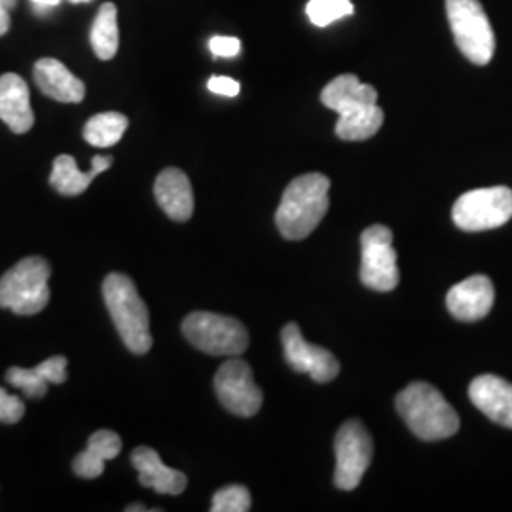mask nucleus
Masks as SVG:
<instances>
[{"mask_svg": "<svg viewBox=\"0 0 512 512\" xmlns=\"http://www.w3.org/2000/svg\"><path fill=\"white\" fill-rule=\"evenodd\" d=\"M321 103L338 112L336 135L342 141H366L384 126V110L378 107V92L355 74H340L321 92Z\"/></svg>", "mask_w": 512, "mask_h": 512, "instance_id": "obj_1", "label": "nucleus"}, {"mask_svg": "<svg viewBox=\"0 0 512 512\" xmlns=\"http://www.w3.org/2000/svg\"><path fill=\"white\" fill-rule=\"evenodd\" d=\"M329 190V177L321 173L296 177L287 186L275 213L281 236L293 241L308 238L329 211Z\"/></svg>", "mask_w": 512, "mask_h": 512, "instance_id": "obj_2", "label": "nucleus"}, {"mask_svg": "<svg viewBox=\"0 0 512 512\" xmlns=\"http://www.w3.org/2000/svg\"><path fill=\"white\" fill-rule=\"evenodd\" d=\"M397 410L412 433L421 440H442L459 431L458 412L437 387L414 382L395 399Z\"/></svg>", "mask_w": 512, "mask_h": 512, "instance_id": "obj_3", "label": "nucleus"}, {"mask_svg": "<svg viewBox=\"0 0 512 512\" xmlns=\"http://www.w3.org/2000/svg\"><path fill=\"white\" fill-rule=\"evenodd\" d=\"M103 298L124 346L135 355L148 353L152 348L150 315L135 283L128 275L109 274L103 281Z\"/></svg>", "mask_w": 512, "mask_h": 512, "instance_id": "obj_4", "label": "nucleus"}, {"mask_svg": "<svg viewBox=\"0 0 512 512\" xmlns=\"http://www.w3.org/2000/svg\"><path fill=\"white\" fill-rule=\"evenodd\" d=\"M50 274L52 268L46 258H23L0 277V308L18 315L40 313L50 302Z\"/></svg>", "mask_w": 512, "mask_h": 512, "instance_id": "obj_5", "label": "nucleus"}, {"mask_svg": "<svg viewBox=\"0 0 512 512\" xmlns=\"http://www.w3.org/2000/svg\"><path fill=\"white\" fill-rule=\"evenodd\" d=\"M183 334L194 348L215 357H236L249 346V332L241 321L211 311L190 313Z\"/></svg>", "mask_w": 512, "mask_h": 512, "instance_id": "obj_6", "label": "nucleus"}, {"mask_svg": "<svg viewBox=\"0 0 512 512\" xmlns=\"http://www.w3.org/2000/svg\"><path fill=\"white\" fill-rule=\"evenodd\" d=\"M446 14L459 52L475 65H488L495 52L492 23L478 0H446Z\"/></svg>", "mask_w": 512, "mask_h": 512, "instance_id": "obj_7", "label": "nucleus"}, {"mask_svg": "<svg viewBox=\"0 0 512 512\" xmlns=\"http://www.w3.org/2000/svg\"><path fill=\"white\" fill-rule=\"evenodd\" d=\"M452 219L465 232L494 230L512 219V190L507 186L478 188L459 196Z\"/></svg>", "mask_w": 512, "mask_h": 512, "instance_id": "obj_8", "label": "nucleus"}, {"mask_svg": "<svg viewBox=\"0 0 512 512\" xmlns=\"http://www.w3.org/2000/svg\"><path fill=\"white\" fill-rule=\"evenodd\" d=\"M399 279L393 232L384 224L366 228L361 236V281L372 291L389 293L397 289Z\"/></svg>", "mask_w": 512, "mask_h": 512, "instance_id": "obj_9", "label": "nucleus"}, {"mask_svg": "<svg viewBox=\"0 0 512 512\" xmlns=\"http://www.w3.org/2000/svg\"><path fill=\"white\" fill-rule=\"evenodd\" d=\"M334 454H336V471H334V484L340 490H355L366 469L370 467L374 444L372 437L366 431L361 421H346L334 440Z\"/></svg>", "mask_w": 512, "mask_h": 512, "instance_id": "obj_10", "label": "nucleus"}, {"mask_svg": "<svg viewBox=\"0 0 512 512\" xmlns=\"http://www.w3.org/2000/svg\"><path fill=\"white\" fill-rule=\"evenodd\" d=\"M215 391L222 406L241 418L255 416L264 403L251 366L241 359H230L220 366L215 376Z\"/></svg>", "mask_w": 512, "mask_h": 512, "instance_id": "obj_11", "label": "nucleus"}, {"mask_svg": "<svg viewBox=\"0 0 512 512\" xmlns=\"http://www.w3.org/2000/svg\"><path fill=\"white\" fill-rule=\"evenodd\" d=\"M281 342L287 363L296 372L310 374L317 384H329L340 374V363L329 349L311 346L302 336L296 323H289L281 330Z\"/></svg>", "mask_w": 512, "mask_h": 512, "instance_id": "obj_12", "label": "nucleus"}, {"mask_svg": "<svg viewBox=\"0 0 512 512\" xmlns=\"http://www.w3.org/2000/svg\"><path fill=\"white\" fill-rule=\"evenodd\" d=\"M494 300V283L490 277L471 275L448 291L446 306L459 321L473 323L484 319L492 311Z\"/></svg>", "mask_w": 512, "mask_h": 512, "instance_id": "obj_13", "label": "nucleus"}, {"mask_svg": "<svg viewBox=\"0 0 512 512\" xmlns=\"http://www.w3.org/2000/svg\"><path fill=\"white\" fill-rule=\"evenodd\" d=\"M469 397L484 416L512 429V384L507 380L494 374L478 376L469 385Z\"/></svg>", "mask_w": 512, "mask_h": 512, "instance_id": "obj_14", "label": "nucleus"}, {"mask_svg": "<svg viewBox=\"0 0 512 512\" xmlns=\"http://www.w3.org/2000/svg\"><path fill=\"white\" fill-rule=\"evenodd\" d=\"M0 120L18 135L31 131L35 124L29 86L19 74L0 76Z\"/></svg>", "mask_w": 512, "mask_h": 512, "instance_id": "obj_15", "label": "nucleus"}, {"mask_svg": "<svg viewBox=\"0 0 512 512\" xmlns=\"http://www.w3.org/2000/svg\"><path fill=\"white\" fill-rule=\"evenodd\" d=\"M154 196L169 219L186 222L194 213L192 184L186 173L177 167H167L158 175Z\"/></svg>", "mask_w": 512, "mask_h": 512, "instance_id": "obj_16", "label": "nucleus"}, {"mask_svg": "<svg viewBox=\"0 0 512 512\" xmlns=\"http://www.w3.org/2000/svg\"><path fill=\"white\" fill-rule=\"evenodd\" d=\"M131 465L139 471V482L158 494L181 495L186 490V475L164 465L160 454L148 446L133 450Z\"/></svg>", "mask_w": 512, "mask_h": 512, "instance_id": "obj_17", "label": "nucleus"}, {"mask_svg": "<svg viewBox=\"0 0 512 512\" xmlns=\"http://www.w3.org/2000/svg\"><path fill=\"white\" fill-rule=\"evenodd\" d=\"M33 74L38 90L59 103H80L86 95L84 82L54 57L38 59Z\"/></svg>", "mask_w": 512, "mask_h": 512, "instance_id": "obj_18", "label": "nucleus"}, {"mask_svg": "<svg viewBox=\"0 0 512 512\" xmlns=\"http://www.w3.org/2000/svg\"><path fill=\"white\" fill-rule=\"evenodd\" d=\"M6 382L21 389L29 399H40L48 393V384L67 382V357L55 355L35 368L12 366L6 372Z\"/></svg>", "mask_w": 512, "mask_h": 512, "instance_id": "obj_19", "label": "nucleus"}, {"mask_svg": "<svg viewBox=\"0 0 512 512\" xmlns=\"http://www.w3.org/2000/svg\"><path fill=\"white\" fill-rule=\"evenodd\" d=\"M110 165H112V156H95L92 160V169L84 173L78 169L73 156L61 154L54 160L50 184L61 196H80L90 188L93 179L105 173Z\"/></svg>", "mask_w": 512, "mask_h": 512, "instance_id": "obj_20", "label": "nucleus"}, {"mask_svg": "<svg viewBox=\"0 0 512 512\" xmlns=\"http://www.w3.org/2000/svg\"><path fill=\"white\" fill-rule=\"evenodd\" d=\"M122 452V439L109 429H99L88 439V446L73 461L74 475L86 480L99 478L105 471V461L118 458Z\"/></svg>", "mask_w": 512, "mask_h": 512, "instance_id": "obj_21", "label": "nucleus"}, {"mask_svg": "<svg viewBox=\"0 0 512 512\" xmlns=\"http://www.w3.org/2000/svg\"><path fill=\"white\" fill-rule=\"evenodd\" d=\"M90 40H92L93 54L97 55L101 61H109L118 52V46H120L118 10L112 2H105L99 8L97 16L93 19Z\"/></svg>", "mask_w": 512, "mask_h": 512, "instance_id": "obj_22", "label": "nucleus"}, {"mask_svg": "<svg viewBox=\"0 0 512 512\" xmlns=\"http://www.w3.org/2000/svg\"><path fill=\"white\" fill-rule=\"evenodd\" d=\"M128 116L120 112H101L92 116L84 126V139L97 148L114 147L128 129Z\"/></svg>", "mask_w": 512, "mask_h": 512, "instance_id": "obj_23", "label": "nucleus"}, {"mask_svg": "<svg viewBox=\"0 0 512 512\" xmlns=\"http://www.w3.org/2000/svg\"><path fill=\"white\" fill-rule=\"evenodd\" d=\"M351 0H310L306 14L315 27H329L336 19L353 14Z\"/></svg>", "mask_w": 512, "mask_h": 512, "instance_id": "obj_24", "label": "nucleus"}, {"mask_svg": "<svg viewBox=\"0 0 512 512\" xmlns=\"http://www.w3.org/2000/svg\"><path fill=\"white\" fill-rule=\"evenodd\" d=\"M213 512H247L251 511V494L245 486L232 484L220 488L217 494L213 495Z\"/></svg>", "mask_w": 512, "mask_h": 512, "instance_id": "obj_25", "label": "nucleus"}, {"mask_svg": "<svg viewBox=\"0 0 512 512\" xmlns=\"http://www.w3.org/2000/svg\"><path fill=\"white\" fill-rule=\"evenodd\" d=\"M25 414V404L23 401L16 397V395H10L6 393L2 387H0V423H18Z\"/></svg>", "mask_w": 512, "mask_h": 512, "instance_id": "obj_26", "label": "nucleus"}, {"mask_svg": "<svg viewBox=\"0 0 512 512\" xmlns=\"http://www.w3.org/2000/svg\"><path fill=\"white\" fill-rule=\"evenodd\" d=\"M209 50L215 57H238L241 42L236 37H213L209 40Z\"/></svg>", "mask_w": 512, "mask_h": 512, "instance_id": "obj_27", "label": "nucleus"}, {"mask_svg": "<svg viewBox=\"0 0 512 512\" xmlns=\"http://www.w3.org/2000/svg\"><path fill=\"white\" fill-rule=\"evenodd\" d=\"M209 92L217 93L222 97H236L241 92L238 80L228 78V76H211L207 82Z\"/></svg>", "mask_w": 512, "mask_h": 512, "instance_id": "obj_28", "label": "nucleus"}, {"mask_svg": "<svg viewBox=\"0 0 512 512\" xmlns=\"http://www.w3.org/2000/svg\"><path fill=\"white\" fill-rule=\"evenodd\" d=\"M18 6V0H0V37L10 29V10Z\"/></svg>", "mask_w": 512, "mask_h": 512, "instance_id": "obj_29", "label": "nucleus"}, {"mask_svg": "<svg viewBox=\"0 0 512 512\" xmlns=\"http://www.w3.org/2000/svg\"><path fill=\"white\" fill-rule=\"evenodd\" d=\"M31 2H33V6H35V10H37L38 14H46L50 8L59 6L61 0H31Z\"/></svg>", "mask_w": 512, "mask_h": 512, "instance_id": "obj_30", "label": "nucleus"}, {"mask_svg": "<svg viewBox=\"0 0 512 512\" xmlns=\"http://www.w3.org/2000/svg\"><path fill=\"white\" fill-rule=\"evenodd\" d=\"M126 511L128 512H139V511H148L147 507H143V505H131V507H126Z\"/></svg>", "mask_w": 512, "mask_h": 512, "instance_id": "obj_31", "label": "nucleus"}, {"mask_svg": "<svg viewBox=\"0 0 512 512\" xmlns=\"http://www.w3.org/2000/svg\"><path fill=\"white\" fill-rule=\"evenodd\" d=\"M73 4H82V2H92V0H71Z\"/></svg>", "mask_w": 512, "mask_h": 512, "instance_id": "obj_32", "label": "nucleus"}]
</instances>
